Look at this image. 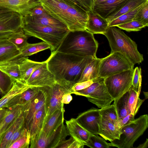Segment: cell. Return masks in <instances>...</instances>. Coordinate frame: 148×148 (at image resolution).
<instances>
[{"mask_svg":"<svg viewBox=\"0 0 148 148\" xmlns=\"http://www.w3.org/2000/svg\"><path fill=\"white\" fill-rule=\"evenodd\" d=\"M95 58L54 51L46 62L57 83L70 90L78 83L86 66Z\"/></svg>","mask_w":148,"mask_h":148,"instance_id":"1","label":"cell"},{"mask_svg":"<svg viewBox=\"0 0 148 148\" xmlns=\"http://www.w3.org/2000/svg\"><path fill=\"white\" fill-rule=\"evenodd\" d=\"M51 16L65 24L70 31L86 30L87 12L77 9L60 0H39Z\"/></svg>","mask_w":148,"mask_h":148,"instance_id":"2","label":"cell"},{"mask_svg":"<svg viewBox=\"0 0 148 148\" xmlns=\"http://www.w3.org/2000/svg\"><path fill=\"white\" fill-rule=\"evenodd\" d=\"M86 29L69 31L56 51L83 57H97L98 43Z\"/></svg>","mask_w":148,"mask_h":148,"instance_id":"3","label":"cell"},{"mask_svg":"<svg viewBox=\"0 0 148 148\" xmlns=\"http://www.w3.org/2000/svg\"><path fill=\"white\" fill-rule=\"evenodd\" d=\"M103 35L108 40L111 53L120 54L134 65L143 60V55L138 51L136 43L120 29L115 26L109 27Z\"/></svg>","mask_w":148,"mask_h":148,"instance_id":"4","label":"cell"},{"mask_svg":"<svg viewBox=\"0 0 148 148\" xmlns=\"http://www.w3.org/2000/svg\"><path fill=\"white\" fill-rule=\"evenodd\" d=\"M22 27L25 34L40 39L50 46L51 52L56 51L69 31L22 21Z\"/></svg>","mask_w":148,"mask_h":148,"instance_id":"5","label":"cell"},{"mask_svg":"<svg viewBox=\"0 0 148 148\" xmlns=\"http://www.w3.org/2000/svg\"><path fill=\"white\" fill-rule=\"evenodd\" d=\"M148 127V116L144 114L122 127L119 140L110 143L111 146L119 148H131L136 140Z\"/></svg>","mask_w":148,"mask_h":148,"instance_id":"6","label":"cell"},{"mask_svg":"<svg viewBox=\"0 0 148 148\" xmlns=\"http://www.w3.org/2000/svg\"><path fill=\"white\" fill-rule=\"evenodd\" d=\"M72 94L86 97L89 101L100 108L110 105L114 101L108 91L103 78L95 79L88 87Z\"/></svg>","mask_w":148,"mask_h":148,"instance_id":"7","label":"cell"},{"mask_svg":"<svg viewBox=\"0 0 148 148\" xmlns=\"http://www.w3.org/2000/svg\"><path fill=\"white\" fill-rule=\"evenodd\" d=\"M134 69L125 71L104 78L107 90L113 100L129 90L132 86Z\"/></svg>","mask_w":148,"mask_h":148,"instance_id":"8","label":"cell"},{"mask_svg":"<svg viewBox=\"0 0 148 148\" xmlns=\"http://www.w3.org/2000/svg\"><path fill=\"white\" fill-rule=\"evenodd\" d=\"M134 66L120 54L111 53L108 56L101 58L99 77L104 78L125 71L133 69Z\"/></svg>","mask_w":148,"mask_h":148,"instance_id":"9","label":"cell"},{"mask_svg":"<svg viewBox=\"0 0 148 148\" xmlns=\"http://www.w3.org/2000/svg\"><path fill=\"white\" fill-rule=\"evenodd\" d=\"M69 135L64 123H62L51 134L47 136L42 131L30 140L31 148H56Z\"/></svg>","mask_w":148,"mask_h":148,"instance_id":"10","label":"cell"},{"mask_svg":"<svg viewBox=\"0 0 148 148\" xmlns=\"http://www.w3.org/2000/svg\"><path fill=\"white\" fill-rule=\"evenodd\" d=\"M22 16L14 11L0 13V39H8L22 28Z\"/></svg>","mask_w":148,"mask_h":148,"instance_id":"11","label":"cell"},{"mask_svg":"<svg viewBox=\"0 0 148 148\" xmlns=\"http://www.w3.org/2000/svg\"><path fill=\"white\" fill-rule=\"evenodd\" d=\"M42 88L45 92V107L46 115L51 114L64 106L61 102L62 97L65 93H70L69 90L57 83L51 87Z\"/></svg>","mask_w":148,"mask_h":148,"instance_id":"12","label":"cell"},{"mask_svg":"<svg viewBox=\"0 0 148 148\" xmlns=\"http://www.w3.org/2000/svg\"><path fill=\"white\" fill-rule=\"evenodd\" d=\"M56 83L54 75L48 68L46 61L33 72L26 82L30 87L38 88L51 87Z\"/></svg>","mask_w":148,"mask_h":148,"instance_id":"13","label":"cell"},{"mask_svg":"<svg viewBox=\"0 0 148 148\" xmlns=\"http://www.w3.org/2000/svg\"><path fill=\"white\" fill-rule=\"evenodd\" d=\"M40 90L36 96L31 101L23 105L22 113L25 128L29 131L30 125L35 113L45 104V92L43 88Z\"/></svg>","mask_w":148,"mask_h":148,"instance_id":"14","label":"cell"},{"mask_svg":"<svg viewBox=\"0 0 148 148\" xmlns=\"http://www.w3.org/2000/svg\"><path fill=\"white\" fill-rule=\"evenodd\" d=\"M101 119L99 109L92 108L82 113L76 119L90 134L98 135Z\"/></svg>","mask_w":148,"mask_h":148,"instance_id":"15","label":"cell"},{"mask_svg":"<svg viewBox=\"0 0 148 148\" xmlns=\"http://www.w3.org/2000/svg\"><path fill=\"white\" fill-rule=\"evenodd\" d=\"M40 3L39 0H0V8L15 12L23 16Z\"/></svg>","mask_w":148,"mask_h":148,"instance_id":"16","label":"cell"},{"mask_svg":"<svg viewBox=\"0 0 148 148\" xmlns=\"http://www.w3.org/2000/svg\"><path fill=\"white\" fill-rule=\"evenodd\" d=\"M128 0H107L93 4L92 10L106 19L115 14Z\"/></svg>","mask_w":148,"mask_h":148,"instance_id":"17","label":"cell"},{"mask_svg":"<svg viewBox=\"0 0 148 148\" xmlns=\"http://www.w3.org/2000/svg\"><path fill=\"white\" fill-rule=\"evenodd\" d=\"M22 21L54 28L68 29L64 24L50 15L46 11L40 15L22 16Z\"/></svg>","mask_w":148,"mask_h":148,"instance_id":"18","label":"cell"},{"mask_svg":"<svg viewBox=\"0 0 148 148\" xmlns=\"http://www.w3.org/2000/svg\"><path fill=\"white\" fill-rule=\"evenodd\" d=\"M87 12L88 18L86 25V29L93 34L103 35L109 27V23L106 19L92 10Z\"/></svg>","mask_w":148,"mask_h":148,"instance_id":"19","label":"cell"},{"mask_svg":"<svg viewBox=\"0 0 148 148\" xmlns=\"http://www.w3.org/2000/svg\"><path fill=\"white\" fill-rule=\"evenodd\" d=\"M66 123L69 135L76 141L85 145L90 134L81 126L76 119L72 118L66 121Z\"/></svg>","mask_w":148,"mask_h":148,"instance_id":"20","label":"cell"},{"mask_svg":"<svg viewBox=\"0 0 148 148\" xmlns=\"http://www.w3.org/2000/svg\"><path fill=\"white\" fill-rule=\"evenodd\" d=\"M64 111L63 106L51 114L46 115L42 131L47 136L52 134L62 123H64Z\"/></svg>","mask_w":148,"mask_h":148,"instance_id":"21","label":"cell"},{"mask_svg":"<svg viewBox=\"0 0 148 148\" xmlns=\"http://www.w3.org/2000/svg\"><path fill=\"white\" fill-rule=\"evenodd\" d=\"M30 86L21 80H15L10 90L0 99V109L8 108L12 100Z\"/></svg>","mask_w":148,"mask_h":148,"instance_id":"22","label":"cell"},{"mask_svg":"<svg viewBox=\"0 0 148 148\" xmlns=\"http://www.w3.org/2000/svg\"><path fill=\"white\" fill-rule=\"evenodd\" d=\"M121 134L120 129L111 122L101 117L99 123L98 135L110 142L119 140Z\"/></svg>","mask_w":148,"mask_h":148,"instance_id":"23","label":"cell"},{"mask_svg":"<svg viewBox=\"0 0 148 148\" xmlns=\"http://www.w3.org/2000/svg\"><path fill=\"white\" fill-rule=\"evenodd\" d=\"M23 105H16L7 108L8 111L0 122V144L5 132L14 120L22 112Z\"/></svg>","mask_w":148,"mask_h":148,"instance_id":"24","label":"cell"},{"mask_svg":"<svg viewBox=\"0 0 148 148\" xmlns=\"http://www.w3.org/2000/svg\"><path fill=\"white\" fill-rule=\"evenodd\" d=\"M20 53L8 39H0V65L8 62Z\"/></svg>","mask_w":148,"mask_h":148,"instance_id":"25","label":"cell"},{"mask_svg":"<svg viewBox=\"0 0 148 148\" xmlns=\"http://www.w3.org/2000/svg\"><path fill=\"white\" fill-rule=\"evenodd\" d=\"M46 116L45 104L34 114L31 123L29 130L30 140L34 138L42 131Z\"/></svg>","mask_w":148,"mask_h":148,"instance_id":"26","label":"cell"},{"mask_svg":"<svg viewBox=\"0 0 148 148\" xmlns=\"http://www.w3.org/2000/svg\"><path fill=\"white\" fill-rule=\"evenodd\" d=\"M101 58H94L86 66L78 82H81L99 77L98 73Z\"/></svg>","mask_w":148,"mask_h":148,"instance_id":"27","label":"cell"},{"mask_svg":"<svg viewBox=\"0 0 148 148\" xmlns=\"http://www.w3.org/2000/svg\"><path fill=\"white\" fill-rule=\"evenodd\" d=\"M44 62L45 61L42 62L35 61L28 58L19 64L21 81L26 83L33 72Z\"/></svg>","mask_w":148,"mask_h":148,"instance_id":"28","label":"cell"},{"mask_svg":"<svg viewBox=\"0 0 148 148\" xmlns=\"http://www.w3.org/2000/svg\"><path fill=\"white\" fill-rule=\"evenodd\" d=\"M50 48V46L44 42L30 44L28 43L20 51L18 55L23 60L28 58V56L40 51Z\"/></svg>","mask_w":148,"mask_h":148,"instance_id":"29","label":"cell"},{"mask_svg":"<svg viewBox=\"0 0 148 148\" xmlns=\"http://www.w3.org/2000/svg\"><path fill=\"white\" fill-rule=\"evenodd\" d=\"M24 123V118L22 112L14 120L5 132L0 143V148H8L9 142L14 133Z\"/></svg>","mask_w":148,"mask_h":148,"instance_id":"30","label":"cell"},{"mask_svg":"<svg viewBox=\"0 0 148 148\" xmlns=\"http://www.w3.org/2000/svg\"><path fill=\"white\" fill-rule=\"evenodd\" d=\"M139 95L132 86L129 90L127 108L130 113L135 116L145 100L140 99Z\"/></svg>","mask_w":148,"mask_h":148,"instance_id":"31","label":"cell"},{"mask_svg":"<svg viewBox=\"0 0 148 148\" xmlns=\"http://www.w3.org/2000/svg\"><path fill=\"white\" fill-rule=\"evenodd\" d=\"M129 95V90L114 100L113 104L115 106L119 118L122 119L130 114L127 108Z\"/></svg>","mask_w":148,"mask_h":148,"instance_id":"32","label":"cell"},{"mask_svg":"<svg viewBox=\"0 0 148 148\" xmlns=\"http://www.w3.org/2000/svg\"><path fill=\"white\" fill-rule=\"evenodd\" d=\"M148 0H128L123 7L117 12L106 19L108 23L121 15L133 10L143 4Z\"/></svg>","mask_w":148,"mask_h":148,"instance_id":"33","label":"cell"},{"mask_svg":"<svg viewBox=\"0 0 148 148\" xmlns=\"http://www.w3.org/2000/svg\"><path fill=\"white\" fill-rule=\"evenodd\" d=\"M99 112L103 119L111 122L118 127L119 117L114 104L101 108L99 109Z\"/></svg>","mask_w":148,"mask_h":148,"instance_id":"34","label":"cell"},{"mask_svg":"<svg viewBox=\"0 0 148 148\" xmlns=\"http://www.w3.org/2000/svg\"><path fill=\"white\" fill-rule=\"evenodd\" d=\"M28 36L25 34L22 28L13 33L8 40L21 51L27 44Z\"/></svg>","mask_w":148,"mask_h":148,"instance_id":"35","label":"cell"},{"mask_svg":"<svg viewBox=\"0 0 148 148\" xmlns=\"http://www.w3.org/2000/svg\"><path fill=\"white\" fill-rule=\"evenodd\" d=\"M144 4L112 20L109 23L108 26L116 27L119 25L132 21L136 13Z\"/></svg>","mask_w":148,"mask_h":148,"instance_id":"36","label":"cell"},{"mask_svg":"<svg viewBox=\"0 0 148 148\" xmlns=\"http://www.w3.org/2000/svg\"><path fill=\"white\" fill-rule=\"evenodd\" d=\"M0 70L15 80H21L19 65L15 64H3L0 65Z\"/></svg>","mask_w":148,"mask_h":148,"instance_id":"37","label":"cell"},{"mask_svg":"<svg viewBox=\"0 0 148 148\" xmlns=\"http://www.w3.org/2000/svg\"><path fill=\"white\" fill-rule=\"evenodd\" d=\"M40 89L30 87L20 94L17 105H23L33 99L36 96Z\"/></svg>","mask_w":148,"mask_h":148,"instance_id":"38","label":"cell"},{"mask_svg":"<svg viewBox=\"0 0 148 148\" xmlns=\"http://www.w3.org/2000/svg\"><path fill=\"white\" fill-rule=\"evenodd\" d=\"M85 145L91 148H109L111 147L103 138L98 135L90 134Z\"/></svg>","mask_w":148,"mask_h":148,"instance_id":"39","label":"cell"},{"mask_svg":"<svg viewBox=\"0 0 148 148\" xmlns=\"http://www.w3.org/2000/svg\"><path fill=\"white\" fill-rule=\"evenodd\" d=\"M15 81L0 70V88L4 95L10 90Z\"/></svg>","mask_w":148,"mask_h":148,"instance_id":"40","label":"cell"},{"mask_svg":"<svg viewBox=\"0 0 148 148\" xmlns=\"http://www.w3.org/2000/svg\"><path fill=\"white\" fill-rule=\"evenodd\" d=\"M133 20L138 21L146 27L148 26V1L142 6Z\"/></svg>","mask_w":148,"mask_h":148,"instance_id":"41","label":"cell"},{"mask_svg":"<svg viewBox=\"0 0 148 148\" xmlns=\"http://www.w3.org/2000/svg\"><path fill=\"white\" fill-rule=\"evenodd\" d=\"M30 135L26 129L24 134L13 143L8 148H28L30 142Z\"/></svg>","mask_w":148,"mask_h":148,"instance_id":"42","label":"cell"},{"mask_svg":"<svg viewBox=\"0 0 148 148\" xmlns=\"http://www.w3.org/2000/svg\"><path fill=\"white\" fill-rule=\"evenodd\" d=\"M116 27L127 32H130L140 31L146 26L138 21L132 20L128 23L119 25Z\"/></svg>","mask_w":148,"mask_h":148,"instance_id":"43","label":"cell"},{"mask_svg":"<svg viewBox=\"0 0 148 148\" xmlns=\"http://www.w3.org/2000/svg\"><path fill=\"white\" fill-rule=\"evenodd\" d=\"M141 69L136 67L134 69L132 80V86L134 90L140 95L141 85Z\"/></svg>","mask_w":148,"mask_h":148,"instance_id":"44","label":"cell"},{"mask_svg":"<svg viewBox=\"0 0 148 148\" xmlns=\"http://www.w3.org/2000/svg\"><path fill=\"white\" fill-rule=\"evenodd\" d=\"M84 145L75 140L72 137L62 142L57 147L58 148H83Z\"/></svg>","mask_w":148,"mask_h":148,"instance_id":"45","label":"cell"},{"mask_svg":"<svg viewBox=\"0 0 148 148\" xmlns=\"http://www.w3.org/2000/svg\"><path fill=\"white\" fill-rule=\"evenodd\" d=\"M95 79L76 83L70 89V93L72 94L74 92L82 90L88 87L94 82Z\"/></svg>","mask_w":148,"mask_h":148,"instance_id":"46","label":"cell"},{"mask_svg":"<svg viewBox=\"0 0 148 148\" xmlns=\"http://www.w3.org/2000/svg\"><path fill=\"white\" fill-rule=\"evenodd\" d=\"M26 130L24 123L21 125L14 133L9 142L8 148L13 143L24 134Z\"/></svg>","mask_w":148,"mask_h":148,"instance_id":"47","label":"cell"},{"mask_svg":"<svg viewBox=\"0 0 148 148\" xmlns=\"http://www.w3.org/2000/svg\"><path fill=\"white\" fill-rule=\"evenodd\" d=\"M135 116L130 113L122 119L119 118L118 122V126L120 129L130 122L134 119Z\"/></svg>","mask_w":148,"mask_h":148,"instance_id":"48","label":"cell"},{"mask_svg":"<svg viewBox=\"0 0 148 148\" xmlns=\"http://www.w3.org/2000/svg\"><path fill=\"white\" fill-rule=\"evenodd\" d=\"M46 11L40 3L31 9L26 14H28L31 16H35L42 14L45 12Z\"/></svg>","mask_w":148,"mask_h":148,"instance_id":"49","label":"cell"},{"mask_svg":"<svg viewBox=\"0 0 148 148\" xmlns=\"http://www.w3.org/2000/svg\"><path fill=\"white\" fill-rule=\"evenodd\" d=\"M77 9L87 11L83 5L78 0H60Z\"/></svg>","mask_w":148,"mask_h":148,"instance_id":"50","label":"cell"},{"mask_svg":"<svg viewBox=\"0 0 148 148\" xmlns=\"http://www.w3.org/2000/svg\"><path fill=\"white\" fill-rule=\"evenodd\" d=\"M84 6L88 12L92 10L94 0H78Z\"/></svg>","mask_w":148,"mask_h":148,"instance_id":"51","label":"cell"},{"mask_svg":"<svg viewBox=\"0 0 148 148\" xmlns=\"http://www.w3.org/2000/svg\"><path fill=\"white\" fill-rule=\"evenodd\" d=\"M72 99L71 94L68 93L64 94L62 96L61 103L62 104H68L69 103Z\"/></svg>","mask_w":148,"mask_h":148,"instance_id":"52","label":"cell"},{"mask_svg":"<svg viewBox=\"0 0 148 148\" xmlns=\"http://www.w3.org/2000/svg\"><path fill=\"white\" fill-rule=\"evenodd\" d=\"M8 109L6 108L0 109V122L6 114L8 111Z\"/></svg>","mask_w":148,"mask_h":148,"instance_id":"53","label":"cell"},{"mask_svg":"<svg viewBox=\"0 0 148 148\" xmlns=\"http://www.w3.org/2000/svg\"><path fill=\"white\" fill-rule=\"evenodd\" d=\"M148 146V139L147 138L146 141L143 143L139 145L137 148H147Z\"/></svg>","mask_w":148,"mask_h":148,"instance_id":"54","label":"cell"},{"mask_svg":"<svg viewBox=\"0 0 148 148\" xmlns=\"http://www.w3.org/2000/svg\"><path fill=\"white\" fill-rule=\"evenodd\" d=\"M10 11H13L10 10L4 9H1L0 8V13L5 12H8Z\"/></svg>","mask_w":148,"mask_h":148,"instance_id":"55","label":"cell"},{"mask_svg":"<svg viewBox=\"0 0 148 148\" xmlns=\"http://www.w3.org/2000/svg\"><path fill=\"white\" fill-rule=\"evenodd\" d=\"M107 0H93V4L97 3L100 2H101L103 1H104Z\"/></svg>","mask_w":148,"mask_h":148,"instance_id":"56","label":"cell"},{"mask_svg":"<svg viewBox=\"0 0 148 148\" xmlns=\"http://www.w3.org/2000/svg\"><path fill=\"white\" fill-rule=\"evenodd\" d=\"M143 94L144 95L145 99H147L148 97V92H143Z\"/></svg>","mask_w":148,"mask_h":148,"instance_id":"57","label":"cell"},{"mask_svg":"<svg viewBox=\"0 0 148 148\" xmlns=\"http://www.w3.org/2000/svg\"><path fill=\"white\" fill-rule=\"evenodd\" d=\"M0 95L1 96H2L4 95V93H3V92H2V90H1V89L0 88Z\"/></svg>","mask_w":148,"mask_h":148,"instance_id":"58","label":"cell"}]
</instances>
